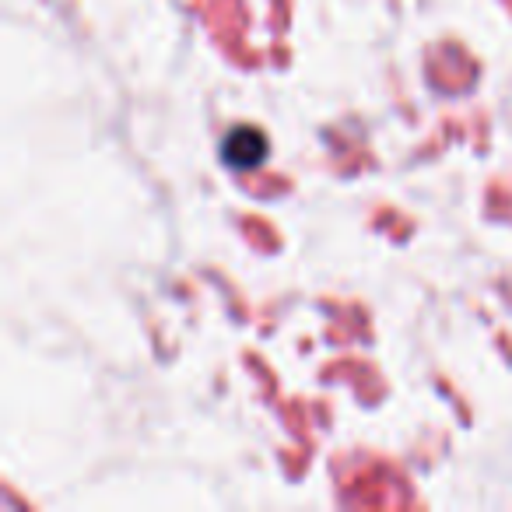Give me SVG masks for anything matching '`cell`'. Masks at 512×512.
Returning a JSON list of instances; mask_svg holds the SVG:
<instances>
[{"instance_id": "1", "label": "cell", "mask_w": 512, "mask_h": 512, "mask_svg": "<svg viewBox=\"0 0 512 512\" xmlns=\"http://www.w3.org/2000/svg\"><path fill=\"white\" fill-rule=\"evenodd\" d=\"M267 134L256 127H235L228 130V137L221 141V158H225L232 169L246 172V169H256V165L267 158Z\"/></svg>"}]
</instances>
